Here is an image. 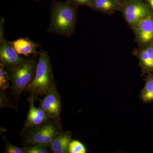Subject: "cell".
I'll list each match as a JSON object with an SVG mask.
<instances>
[{
    "label": "cell",
    "mask_w": 153,
    "mask_h": 153,
    "mask_svg": "<svg viewBox=\"0 0 153 153\" xmlns=\"http://www.w3.org/2000/svg\"><path fill=\"white\" fill-rule=\"evenodd\" d=\"M136 38L139 43L147 45L153 41V15L142 19L135 28Z\"/></svg>",
    "instance_id": "obj_9"
},
{
    "label": "cell",
    "mask_w": 153,
    "mask_h": 153,
    "mask_svg": "<svg viewBox=\"0 0 153 153\" xmlns=\"http://www.w3.org/2000/svg\"><path fill=\"white\" fill-rule=\"evenodd\" d=\"M94 0H69V1L76 6H87L90 7Z\"/></svg>",
    "instance_id": "obj_19"
},
{
    "label": "cell",
    "mask_w": 153,
    "mask_h": 153,
    "mask_svg": "<svg viewBox=\"0 0 153 153\" xmlns=\"http://www.w3.org/2000/svg\"><path fill=\"white\" fill-rule=\"evenodd\" d=\"M37 98V97L33 94H31L30 97L28 98L29 112L22 130L23 133L27 129L44 124L50 119L41 107L35 106V102Z\"/></svg>",
    "instance_id": "obj_8"
},
{
    "label": "cell",
    "mask_w": 153,
    "mask_h": 153,
    "mask_svg": "<svg viewBox=\"0 0 153 153\" xmlns=\"http://www.w3.org/2000/svg\"><path fill=\"white\" fill-rule=\"evenodd\" d=\"M71 140L70 131L62 132L57 135L50 146V149L54 153H68V147Z\"/></svg>",
    "instance_id": "obj_12"
},
{
    "label": "cell",
    "mask_w": 153,
    "mask_h": 153,
    "mask_svg": "<svg viewBox=\"0 0 153 153\" xmlns=\"http://www.w3.org/2000/svg\"><path fill=\"white\" fill-rule=\"evenodd\" d=\"M26 130L28 131L25 140L26 146L43 145L49 147L55 137L61 132L60 126L52 121Z\"/></svg>",
    "instance_id": "obj_4"
},
{
    "label": "cell",
    "mask_w": 153,
    "mask_h": 153,
    "mask_svg": "<svg viewBox=\"0 0 153 153\" xmlns=\"http://www.w3.org/2000/svg\"><path fill=\"white\" fill-rule=\"evenodd\" d=\"M10 43L19 55L28 57L31 55L37 56V54H40V52L36 50L39 46L38 44L29 38H20Z\"/></svg>",
    "instance_id": "obj_10"
},
{
    "label": "cell",
    "mask_w": 153,
    "mask_h": 153,
    "mask_svg": "<svg viewBox=\"0 0 153 153\" xmlns=\"http://www.w3.org/2000/svg\"><path fill=\"white\" fill-rule=\"evenodd\" d=\"M142 74L153 73V41L138 52Z\"/></svg>",
    "instance_id": "obj_11"
},
{
    "label": "cell",
    "mask_w": 153,
    "mask_h": 153,
    "mask_svg": "<svg viewBox=\"0 0 153 153\" xmlns=\"http://www.w3.org/2000/svg\"><path fill=\"white\" fill-rule=\"evenodd\" d=\"M153 12V0H147Z\"/></svg>",
    "instance_id": "obj_20"
},
{
    "label": "cell",
    "mask_w": 153,
    "mask_h": 153,
    "mask_svg": "<svg viewBox=\"0 0 153 153\" xmlns=\"http://www.w3.org/2000/svg\"><path fill=\"white\" fill-rule=\"evenodd\" d=\"M10 76L5 67L2 64H0V88L2 91L6 90L10 87Z\"/></svg>",
    "instance_id": "obj_15"
},
{
    "label": "cell",
    "mask_w": 153,
    "mask_h": 153,
    "mask_svg": "<svg viewBox=\"0 0 153 153\" xmlns=\"http://www.w3.org/2000/svg\"><path fill=\"white\" fill-rule=\"evenodd\" d=\"M37 63L34 59H27L24 63L7 69L11 83V93L19 99L21 94L33 81Z\"/></svg>",
    "instance_id": "obj_3"
},
{
    "label": "cell",
    "mask_w": 153,
    "mask_h": 153,
    "mask_svg": "<svg viewBox=\"0 0 153 153\" xmlns=\"http://www.w3.org/2000/svg\"><path fill=\"white\" fill-rule=\"evenodd\" d=\"M122 3L119 0H94L90 7L106 13L121 10Z\"/></svg>",
    "instance_id": "obj_13"
},
{
    "label": "cell",
    "mask_w": 153,
    "mask_h": 153,
    "mask_svg": "<svg viewBox=\"0 0 153 153\" xmlns=\"http://www.w3.org/2000/svg\"><path fill=\"white\" fill-rule=\"evenodd\" d=\"M119 1H120L121 2L122 0H119Z\"/></svg>",
    "instance_id": "obj_22"
},
{
    "label": "cell",
    "mask_w": 153,
    "mask_h": 153,
    "mask_svg": "<svg viewBox=\"0 0 153 153\" xmlns=\"http://www.w3.org/2000/svg\"><path fill=\"white\" fill-rule=\"evenodd\" d=\"M36 1H44V0H35Z\"/></svg>",
    "instance_id": "obj_21"
},
{
    "label": "cell",
    "mask_w": 153,
    "mask_h": 153,
    "mask_svg": "<svg viewBox=\"0 0 153 153\" xmlns=\"http://www.w3.org/2000/svg\"><path fill=\"white\" fill-rule=\"evenodd\" d=\"M49 148L43 145H33L23 148L25 153H48L50 152Z\"/></svg>",
    "instance_id": "obj_16"
},
{
    "label": "cell",
    "mask_w": 153,
    "mask_h": 153,
    "mask_svg": "<svg viewBox=\"0 0 153 153\" xmlns=\"http://www.w3.org/2000/svg\"><path fill=\"white\" fill-rule=\"evenodd\" d=\"M85 146L77 140H71L68 147V153H86Z\"/></svg>",
    "instance_id": "obj_17"
},
{
    "label": "cell",
    "mask_w": 153,
    "mask_h": 153,
    "mask_svg": "<svg viewBox=\"0 0 153 153\" xmlns=\"http://www.w3.org/2000/svg\"><path fill=\"white\" fill-rule=\"evenodd\" d=\"M39 55L34 79L25 90L36 97L45 95L55 84L49 54L41 49Z\"/></svg>",
    "instance_id": "obj_2"
},
{
    "label": "cell",
    "mask_w": 153,
    "mask_h": 153,
    "mask_svg": "<svg viewBox=\"0 0 153 153\" xmlns=\"http://www.w3.org/2000/svg\"><path fill=\"white\" fill-rule=\"evenodd\" d=\"M126 21L134 30L145 18L153 12L141 0H125L121 9Z\"/></svg>",
    "instance_id": "obj_5"
},
{
    "label": "cell",
    "mask_w": 153,
    "mask_h": 153,
    "mask_svg": "<svg viewBox=\"0 0 153 153\" xmlns=\"http://www.w3.org/2000/svg\"><path fill=\"white\" fill-rule=\"evenodd\" d=\"M4 137V141L5 146V153H25L24 148H21L16 146L12 144L9 142Z\"/></svg>",
    "instance_id": "obj_18"
},
{
    "label": "cell",
    "mask_w": 153,
    "mask_h": 153,
    "mask_svg": "<svg viewBox=\"0 0 153 153\" xmlns=\"http://www.w3.org/2000/svg\"><path fill=\"white\" fill-rule=\"evenodd\" d=\"M11 45L6 40L4 35H0V60L1 64L7 68H13L24 63L27 59L20 56Z\"/></svg>",
    "instance_id": "obj_7"
},
{
    "label": "cell",
    "mask_w": 153,
    "mask_h": 153,
    "mask_svg": "<svg viewBox=\"0 0 153 153\" xmlns=\"http://www.w3.org/2000/svg\"><path fill=\"white\" fill-rule=\"evenodd\" d=\"M74 4L52 1L50 7V22L47 30L49 33L70 37L74 33L76 25L77 10Z\"/></svg>",
    "instance_id": "obj_1"
},
{
    "label": "cell",
    "mask_w": 153,
    "mask_h": 153,
    "mask_svg": "<svg viewBox=\"0 0 153 153\" xmlns=\"http://www.w3.org/2000/svg\"><path fill=\"white\" fill-rule=\"evenodd\" d=\"M38 100H40V107L45 111L49 118L59 120L61 100L55 84L45 94L44 98Z\"/></svg>",
    "instance_id": "obj_6"
},
{
    "label": "cell",
    "mask_w": 153,
    "mask_h": 153,
    "mask_svg": "<svg viewBox=\"0 0 153 153\" xmlns=\"http://www.w3.org/2000/svg\"><path fill=\"white\" fill-rule=\"evenodd\" d=\"M140 97L146 103L153 102V73H149L145 78V86L141 91Z\"/></svg>",
    "instance_id": "obj_14"
}]
</instances>
